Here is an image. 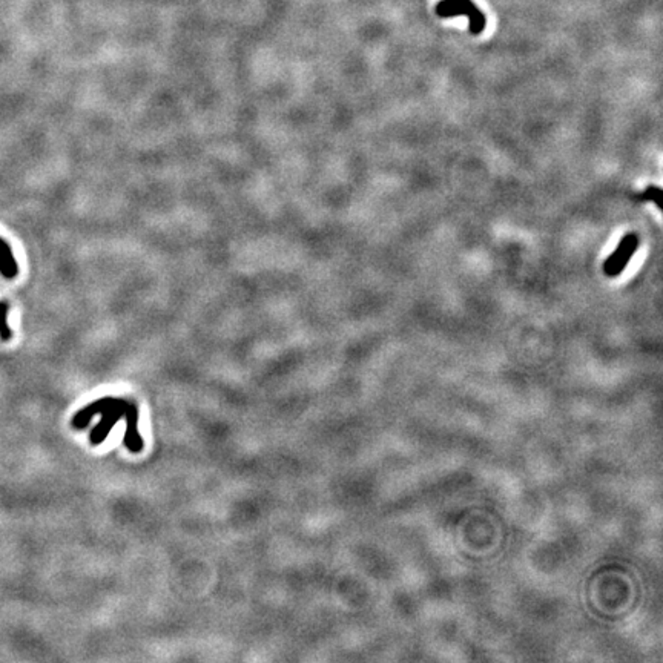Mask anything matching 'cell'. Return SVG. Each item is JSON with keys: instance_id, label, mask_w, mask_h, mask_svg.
I'll use <instances>...</instances> for the list:
<instances>
[{"instance_id": "obj_2", "label": "cell", "mask_w": 663, "mask_h": 663, "mask_svg": "<svg viewBox=\"0 0 663 663\" xmlns=\"http://www.w3.org/2000/svg\"><path fill=\"white\" fill-rule=\"evenodd\" d=\"M639 248V237L634 232H630L625 235L617 249L611 253V255L605 259L603 263V272H605L607 277L614 278L617 275H621L622 271L627 267L630 263L631 257L634 255L636 249Z\"/></svg>"}, {"instance_id": "obj_3", "label": "cell", "mask_w": 663, "mask_h": 663, "mask_svg": "<svg viewBox=\"0 0 663 663\" xmlns=\"http://www.w3.org/2000/svg\"><path fill=\"white\" fill-rule=\"evenodd\" d=\"M19 273V266L14 253L3 238H0V275L6 280L16 278Z\"/></svg>"}, {"instance_id": "obj_4", "label": "cell", "mask_w": 663, "mask_h": 663, "mask_svg": "<svg viewBox=\"0 0 663 663\" xmlns=\"http://www.w3.org/2000/svg\"><path fill=\"white\" fill-rule=\"evenodd\" d=\"M662 195H663V192H662L659 186H648V188L642 193L636 195V198L642 200V201H653V203H655V206H657V209H662V207H663L662 206Z\"/></svg>"}, {"instance_id": "obj_1", "label": "cell", "mask_w": 663, "mask_h": 663, "mask_svg": "<svg viewBox=\"0 0 663 663\" xmlns=\"http://www.w3.org/2000/svg\"><path fill=\"white\" fill-rule=\"evenodd\" d=\"M436 14L439 17H458L465 16L470 20V33L479 35L486 29V16L472 0H441L436 5Z\"/></svg>"}, {"instance_id": "obj_5", "label": "cell", "mask_w": 663, "mask_h": 663, "mask_svg": "<svg viewBox=\"0 0 663 663\" xmlns=\"http://www.w3.org/2000/svg\"><path fill=\"white\" fill-rule=\"evenodd\" d=\"M6 314H8V304L0 303V340L3 341L13 338V332L6 323Z\"/></svg>"}]
</instances>
